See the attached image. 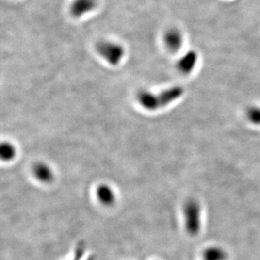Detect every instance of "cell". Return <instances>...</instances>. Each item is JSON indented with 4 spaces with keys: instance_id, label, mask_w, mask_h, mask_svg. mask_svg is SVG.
Segmentation results:
<instances>
[{
    "instance_id": "obj_1",
    "label": "cell",
    "mask_w": 260,
    "mask_h": 260,
    "mask_svg": "<svg viewBox=\"0 0 260 260\" xmlns=\"http://www.w3.org/2000/svg\"><path fill=\"white\" fill-rule=\"evenodd\" d=\"M184 92V89L180 86H174L158 95L143 90L137 95V101L147 111H157L181 98Z\"/></svg>"
},
{
    "instance_id": "obj_2",
    "label": "cell",
    "mask_w": 260,
    "mask_h": 260,
    "mask_svg": "<svg viewBox=\"0 0 260 260\" xmlns=\"http://www.w3.org/2000/svg\"><path fill=\"white\" fill-rule=\"evenodd\" d=\"M185 230L192 237L197 236L201 229V207L196 200L190 199L184 205Z\"/></svg>"
},
{
    "instance_id": "obj_3",
    "label": "cell",
    "mask_w": 260,
    "mask_h": 260,
    "mask_svg": "<svg viewBox=\"0 0 260 260\" xmlns=\"http://www.w3.org/2000/svg\"><path fill=\"white\" fill-rule=\"evenodd\" d=\"M96 51L112 66H116L120 64L125 55L123 47L112 41H99L96 45Z\"/></svg>"
},
{
    "instance_id": "obj_4",
    "label": "cell",
    "mask_w": 260,
    "mask_h": 260,
    "mask_svg": "<svg viewBox=\"0 0 260 260\" xmlns=\"http://www.w3.org/2000/svg\"><path fill=\"white\" fill-rule=\"evenodd\" d=\"M183 35L178 29H169L164 35V43L168 51L175 53L180 50L183 46Z\"/></svg>"
},
{
    "instance_id": "obj_5",
    "label": "cell",
    "mask_w": 260,
    "mask_h": 260,
    "mask_svg": "<svg viewBox=\"0 0 260 260\" xmlns=\"http://www.w3.org/2000/svg\"><path fill=\"white\" fill-rule=\"evenodd\" d=\"M33 175L42 184H50L54 179V173L51 167L45 162H36L32 168Z\"/></svg>"
},
{
    "instance_id": "obj_6",
    "label": "cell",
    "mask_w": 260,
    "mask_h": 260,
    "mask_svg": "<svg viewBox=\"0 0 260 260\" xmlns=\"http://www.w3.org/2000/svg\"><path fill=\"white\" fill-rule=\"evenodd\" d=\"M96 4V0H74L70 8V12L74 18H80L95 10Z\"/></svg>"
},
{
    "instance_id": "obj_7",
    "label": "cell",
    "mask_w": 260,
    "mask_h": 260,
    "mask_svg": "<svg viewBox=\"0 0 260 260\" xmlns=\"http://www.w3.org/2000/svg\"><path fill=\"white\" fill-rule=\"evenodd\" d=\"M198 62V55L194 51H190L181 57L177 64L179 71L182 74L187 75L195 68Z\"/></svg>"
},
{
    "instance_id": "obj_8",
    "label": "cell",
    "mask_w": 260,
    "mask_h": 260,
    "mask_svg": "<svg viewBox=\"0 0 260 260\" xmlns=\"http://www.w3.org/2000/svg\"><path fill=\"white\" fill-rule=\"evenodd\" d=\"M96 197L98 202L104 206H111L115 201L114 191L108 184H102L98 185L96 190Z\"/></svg>"
},
{
    "instance_id": "obj_9",
    "label": "cell",
    "mask_w": 260,
    "mask_h": 260,
    "mask_svg": "<svg viewBox=\"0 0 260 260\" xmlns=\"http://www.w3.org/2000/svg\"><path fill=\"white\" fill-rule=\"evenodd\" d=\"M228 255L223 248L220 247H209L203 252L204 260H227Z\"/></svg>"
},
{
    "instance_id": "obj_10",
    "label": "cell",
    "mask_w": 260,
    "mask_h": 260,
    "mask_svg": "<svg viewBox=\"0 0 260 260\" xmlns=\"http://www.w3.org/2000/svg\"><path fill=\"white\" fill-rule=\"evenodd\" d=\"M16 147L10 143H4L0 146V157L3 161H11L16 157Z\"/></svg>"
},
{
    "instance_id": "obj_11",
    "label": "cell",
    "mask_w": 260,
    "mask_h": 260,
    "mask_svg": "<svg viewBox=\"0 0 260 260\" xmlns=\"http://www.w3.org/2000/svg\"><path fill=\"white\" fill-rule=\"evenodd\" d=\"M247 120L251 123L260 126V107L259 106H251L246 111Z\"/></svg>"
},
{
    "instance_id": "obj_12",
    "label": "cell",
    "mask_w": 260,
    "mask_h": 260,
    "mask_svg": "<svg viewBox=\"0 0 260 260\" xmlns=\"http://www.w3.org/2000/svg\"><path fill=\"white\" fill-rule=\"evenodd\" d=\"M85 251V245L82 244H79L77 245L75 248V253H74V258L73 260H80L82 259Z\"/></svg>"
}]
</instances>
